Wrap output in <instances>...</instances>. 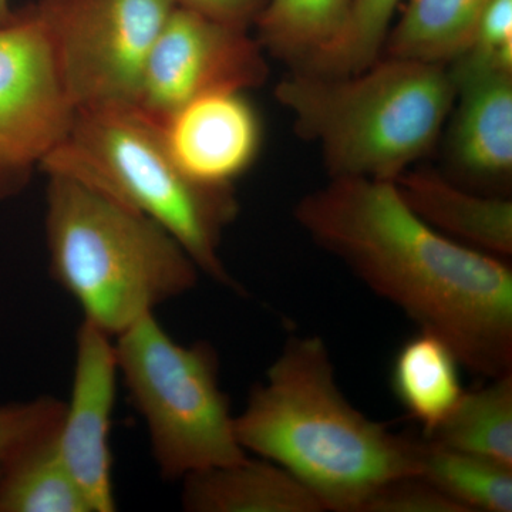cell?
<instances>
[{
    "label": "cell",
    "mask_w": 512,
    "mask_h": 512,
    "mask_svg": "<svg viewBox=\"0 0 512 512\" xmlns=\"http://www.w3.org/2000/svg\"><path fill=\"white\" fill-rule=\"evenodd\" d=\"M293 217L423 332L444 340L474 375L512 372V271L420 220L390 181L330 178Z\"/></svg>",
    "instance_id": "obj_1"
},
{
    "label": "cell",
    "mask_w": 512,
    "mask_h": 512,
    "mask_svg": "<svg viewBox=\"0 0 512 512\" xmlns=\"http://www.w3.org/2000/svg\"><path fill=\"white\" fill-rule=\"evenodd\" d=\"M238 443L301 481L323 510L360 512L380 485L416 474V436L350 404L320 336H291L234 420Z\"/></svg>",
    "instance_id": "obj_2"
},
{
    "label": "cell",
    "mask_w": 512,
    "mask_h": 512,
    "mask_svg": "<svg viewBox=\"0 0 512 512\" xmlns=\"http://www.w3.org/2000/svg\"><path fill=\"white\" fill-rule=\"evenodd\" d=\"M275 97L330 178L393 183L436 146L456 83L448 64L382 56L353 74L292 70Z\"/></svg>",
    "instance_id": "obj_3"
},
{
    "label": "cell",
    "mask_w": 512,
    "mask_h": 512,
    "mask_svg": "<svg viewBox=\"0 0 512 512\" xmlns=\"http://www.w3.org/2000/svg\"><path fill=\"white\" fill-rule=\"evenodd\" d=\"M47 175L50 274L83 320L116 339L197 286L200 269L158 222L82 181Z\"/></svg>",
    "instance_id": "obj_4"
},
{
    "label": "cell",
    "mask_w": 512,
    "mask_h": 512,
    "mask_svg": "<svg viewBox=\"0 0 512 512\" xmlns=\"http://www.w3.org/2000/svg\"><path fill=\"white\" fill-rule=\"evenodd\" d=\"M40 165L147 215L202 274L237 289L220 254L222 234L238 214L234 190L188 177L168 153L161 127L134 107L77 110L69 133Z\"/></svg>",
    "instance_id": "obj_5"
},
{
    "label": "cell",
    "mask_w": 512,
    "mask_h": 512,
    "mask_svg": "<svg viewBox=\"0 0 512 512\" xmlns=\"http://www.w3.org/2000/svg\"><path fill=\"white\" fill-rule=\"evenodd\" d=\"M119 376L146 424L154 463L165 480L248 457L220 384V356L210 342L181 345L156 316L114 339Z\"/></svg>",
    "instance_id": "obj_6"
},
{
    "label": "cell",
    "mask_w": 512,
    "mask_h": 512,
    "mask_svg": "<svg viewBox=\"0 0 512 512\" xmlns=\"http://www.w3.org/2000/svg\"><path fill=\"white\" fill-rule=\"evenodd\" d=\"M175 0H37L74 110L134 107L144 63Z\"/></svg>",
    "instance_id": "obj_7"
},
{
    "label": "cell",
    "mask_w": 512,
    "mask_h": 512,
    "mask_svg": "<svg viewBox=\"0 0 512 512\" xmlns=\"http://www.w3.org/2000/svg\"><path fill=\"white\" fill-rule=\"evenodd\" d=\"M268 76L265 50L248 30L177 6L148 52L134 109L161 126L192 100L245 93Z\"/></svg>",
    "instance_id": "obj_8"
},
{
    "label": "cell",
    "mask_w": 512,
    "mask_h": 512,
    "mask_svg": "<svg viewBox=\"0 0 512 512\" xmlns=\"http://www.w3.org/2000/svg\"><path fill=\"white\" fill-rule=\"evenodd\" d=\"M73 104L32 6L0 26V197L69 133Z\"/></svg>",
    "instance_id": "obj_9"
},
{
    "label": "cell",
    "mask_w": 512,
    "mask_h": 512,
    "mask_svg": "<svg viewBox=\"0 0 512 512\" xmlns=\"http://www.w3.org/2000/svg\"><path fill=\"white\" fill-rule=\"evenodd\" d=\"M117 379L114 339L83 320L76 335L72 394L64 402L56 444L93 512L117 510L110 446Z\"/></svg>",
    "instance_id": "obj_10"
},
{
    "label": "cell",
    "mask_w": 512,
    "mask_h": 512,
    "mask_svg": "<svg viewBox=\"0 0 512 512\" xmlns=\"http://www.w3.org/2000/svg\"><path fill=\"white\" fill-rule=\"evenodd\" d=\"M160 127L178 167L192 180L211 187H232L261 150V119L244 92L192 100Z\"/></svg>",
    "instance_id": "obj_11"
},
{
    "label": "cell",
    "mask_w": 512,
    "mask_h": 512,
    "mask_svg": "<svg viewBox=\"0 0 512 512\" xmlns=\"http://www.w3.org/2000/svg\"><path fill=\"white\" fill-rule=\"evenodd\" d=\"M456 83L448 148L457 167L481 181L512 173V72L448 63Z\"/></svg>",
    "instance_id": "obj_12"
},
{
    "label": "cell",
    "mask_w": 512,
    "mask_h": 512,
    "mask_svg": "<svg viewBox=\"0 0 512 512\" xmlns=\"http://www.w3.org/2000/svg\"><path fill=\"white\" fill-rule=\"evenodd\" d=\"M393 183L407 207L440 234L497 258L512 255L511 200L474 194L430 170L409 168Z\"/></svg>",
    "instance_id": "obj_13"
},
{
    "label": "cell",
    "mask_w": 512,
    "mask_h": 512,
    "mask_svg": "<svg viewBox=\"0 0 512 512\" xmlns=\"http://www.w3.org/2000/svg\"><path fill=\"white\" fill-rule=\"evenodd\" d=\"M181 504L188 512L325 511L301 481L261 457L188 474Z\"/></svg>",
    "instance_id": "obj_14"
},
{
    "label": "cell",
    "mask_w": 512,
    "mask_h": 512,
    "mask_svg": "<svg viewBox=\"0 0 512 512\" xmlns=\"http://www.w3.org/2000/svg\"><path fill=\"white\" fill-rule=\"evenodd\" d=\"M460 362L436 335L419 330L397 352L392 387L404 409L429 434L454 409L464 390Z\"/></svg>",
    "instance_id": "obj_15"
},
{
    "label": "cell",
    "mask_w": 512,
    "mask_h": 512,
    "mask_svg": "<svg viewBox=\"0 0 512 512\" xmlns=\"http://www.w3.org/2000/svg\"><path fill=\"white\" fill-rule=\"evenodd\" d=\"M490 0H407L384 56L448 64L466 52ZM383 56V55H382Z\"/></svg>",
    "instance_id": "obj_16"
},
{
    "label": "cell",
    "mask_w": 512,
    "mask_h": 512,
    "mask_svg": "<svg viewBox=\"0 0 512 512\" xmlns=\"http://www.w3.org/2000/svg\"><path fill=\"white\" fill-rule=\"evenodd\" d=\"M421 436L512 468V372L463 392L446 419Z\"/></svg>",
    "instance_id": "obj_17"
},
{
    "label": "cell",
    "mask_w": 512,
    "mask_h": 512,
    "mask_svg": "<svg viewBox=\"0 0 512 512\" xmlns=\"http://www.w3.org/2000/svg\"><path fill=\"white\" fill-rule=\"evenodd\" d=\"M56 436L0 466V512H93L57 450Z\"/></svg>",
    "instance_id": "obj_18"
},
{
    "label": "cell",
    "mask_w": 512,
    "mask_h": 512,
    "mask_svg": "<svg viewBox=\"0 0 512 512\" xmlns=\"http://www.w3.org/2000/svg\"><path fill=\"white\" fill-rule=\"evenodd\" d=\"M416 474L466 512H511L512 468L416 436Z\"/></svg>",
    "instance_id": "obj_19"
},
{
    "label": "cell",
    "mask_w": 512,
    "mask_h": 512,
    "mask_svg": "<svg viewBox=\"0 0 512 512\" xmlns=\"http://www.w3.org/2000/svg\"><path fill=\"white\" fill-rule=\"evenodd\" d=\"M352 0H269L254 25L265 53L298 69L339 35Z\"/></svg>",
    "instance_id": "obj_20"
},
{
    "label": "cell",
    "mask_w": 512,
    "mask_h": 512,
    "mask_svg": "<svg viewBox=\"0 0 512 512\" xmlns=\"http://www.w3.org/2000/svg\"><path fill=\"white\" fill-rule=\"evenodd\" d=\"M402 0H352L339 35L298 69L322 74H353L383 55L394 13Z\"/></svg>",
    "instance_id": "obj_21"
},
{
    "label": "cell",
    "mask_w": 512,
    "mask_h": 512,
    "mask_svg": "<svg viewBox=\"0 0 512 512\" xmlns=\"http://www.w3.org/2000/svg\"><path fill=\"white\" fill-rule=\"evenodd\" d=\"M64 406L52 396L0 404V466L25 448L56 436Z\"/></svg>",
    "instance_id": "obj_22"
},
{
    "label": "cell",
    "mask_w": 512,
    "mask_h": 512,
    "mask_svg": "<svg viewBox=\"0 0 512 512\" xmlns=\"http://www.w3.org/2000/svg\"><path fill=\"white\" fill-rule=\"evenodd\" d=\"M453 62L512 72V0H490L466 52Z\"/></svg>",
    "instance_id": "obj_23"
},
{
    "label": "cell",
    "mask_w": 512,
    "mask_h": 512,
    "mask_svg": "<svg viewBox=\"0 0 512 512\" xmlns=\"http://www.w3.org/2000/svg\"><path fill=\"white\" fill-rule=\"evenodd\" d=\"M360 512H466L420 474L387 481L367 498Z\"/></svg>",
    "instance_id": "obj_24"
},
{
    "label": "cell",
    "mask_w": 512,
    "mask_h": 512,
    "mask_svg": "<svg viewBox=\"0 0 512 512\" xmlns=\"http://www.w3.org/2000/svg\"><path fill=\"white\" fill-rule=\"evenodd\" d=\"M180 8L191 10L222 25L249 30L264 12L269 0H175Z\"/></svg>",
    "instance_id": "obj_25"
},
{
    "label": "cell",
    "mask_w": 512,
    "mask_h": 512,
    "mask_svg": "<svg viewBox=\"0 0 512 512\" xmlns=\"http://www.w3.org/2000/svg\"><path fill=\"white\" fill-rule=\"evenodd\" d=\"M16 12H13L10 8V0H0V26L10 22L15 16Z\"/></svg>",
    "instance_id": "obj_26"
}]
</instances>
